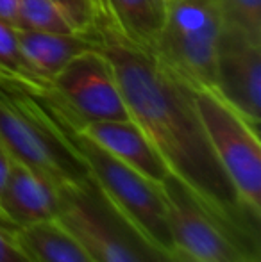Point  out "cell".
<instances>
[{
    "label": "cell",
    "instance_id": "22",
    "mask_svg": "<svg viewBox=\"0 0 261 262\" xmlns=\"http://www.w3.org/2000/svg\"><path fill=\"white\" fill-rule=\"evenodd\" d=\"M165 255H167V262H204V260H198L195 257L188 255V253L181 252V250H177V248H172L170 252H167Z\"/></svg>",
    "mask_w": 261,
    "mask_h": 262
},
{
    "label": "cell",
    "instance_id": "16",
    "mask_svg": "<svg viewBox=\"0 0 261 262\" xmlns=\"http://www.w3.org/2000/svg\"><path fill=\"white\" fill-rule=\"evenodd\" d=\"M0 73L20 79L31 86L50 88L25 59L16 38V29L4 21H0Z\"/></svg>",
    "mask_w": 261,
    "mask_h": 262
},
{
    "label": "cell",
    "instance_id": "7",
    "mask_svg": "<svg viewBox=\"0 0 261 262\" xmlns=\"http://www.w3.org/2000/svg\"><path fill=\"white\" fill-rule=\"evenodd\" d=\"M156 189L174 248L204 262H259V243L198 207L170 173L156 184Z\"/></svg>",
    "mask_w": 261,
    "mask_h": 262
},
{
    "label": "cell",
    "instance_id": "10",
    "mask_svg": "<svg viewBox=\"0 0 261 262\" xmlns=\"http://www.w3.org/2000/svg\"><path fill=\"white\" fill-rule=\"evenodd\" d=\"M59 196L52 182L11 159V169L0 196V214L13 230L38 221L56 220Z\"/></svg>",
    "mask_w": 261,
    "mask_h": 262
},
{
    "label": "cell",
    "instance_id": "19",
    "mask_svg": "<svg viewBox=\"0 0 261 262\" xmlns=\"http://www.w3.org/2000/svg\"><path fill=\"white\" fill-rule=\"evenodd\" d=\"M0 262H32L24 252L14 232L0 225Z\"/></svg>",
    "mask_w": 261,
    "mask_h": 262
},
{
    "label": "cell",
    "instance_id": "13",
    "mask_svg": "<svg viewBox=\"0 0 261 262\" xmlns=\"http://www.w3.org/2000/svg\"><path fill=\"white\" fill-rule=\"evenodd\" d=\"M14 237L32 262H95L57 220L18 227Z\"/></svg>",
    "mask_w": 261,
    "mask_h": 262
},
{
    "label": "cell",
    "instance_id": "20",
    "mask_svg": "<svg viewBox=\"0 0 261 262\" xmlns=\"http://www.w3.org/2000/svg\"><path fill=\"white\" fill-rule=\"evenodd\" d=\"M18 9H20V0H0V21L16 29Z\"/></svg>",
    "mask_w": 261,
    "mask_h": 262
},
{
    "label": "cell",
    "instance_id": "2",
    "mask_svg": "<svg viewBox=\"0 0 261 262\" xmlns=\"http://www.w3.org/2000/svg\"><path fill=\"white\" fill-rule=\"evenodd\" d=\"M38 93L66 145L84 162L90 177L109 202L134 225L147 241L163 252H170L174 243L165 221L163 202L156 184L143 179L83 132L75 114L54 95L50 88H38Z\"/></svg>",
    "mask_w": 261,
    "mask_h": 262
},
{
    "label": "cell",
    "instance_id": "3",
    "mask_svg": "<svg viewBox=\"0 0 261 262\" xmlns=\"http://www.w3.org/2000/svg\"><path fill=\"white\" fill-rule=\"evenodd\" d=\"M0 145L11 159L34 169L56 187L90 177L54 125L38 86L0 73Z\"/></svg>",
    "mask_w": 261,
    "mask_h": 262
},
{
    "label": "cell",
    "instance_id": "15",
    "mask_svg": "<svg viewBox=\"0 0 261 262\" xmlns=\"http://www.w3.org/2000/svg\"><path fill=\"white\" fill-rule=\"evenodd\" d=\"M16 29L57 34L79 32L54 0H20Z\"/></svg>",
    "mask_w": 261,
    "mask_h": 262
},
{
    "label": "cell",
    "instance_id": "9",
    "mask_svg": "<svg viewBox=\"0 0 261 262\" xmlns=\"http://www.w3.org/2000/svg\"><path fill=\"white\" fill-rule=\"evenodd\" d=\"M213 90L252 127L261 121V45L242 32L222 27L216 49Z\"/></svg>",
    "mask_w": 261,
    "mask_h": 262
},
{
    "label": "cell",
    "instance_id": "14",
    "mask_svg": "<svg viewBox=\"0 0 261 262\" xmlns=\"http://www.w3.org/2000/svg\"><path fill=\"white\" fill-rule=\"evenodd\" d=\"M167 0H98L111 24L132 43L152 50L165 18Z\"/></svg>",
    "mask_w": 261,
    "mask_h": 262
},
{
    "label": "cell",
    "instance_id": "21",
    "mask_svg": "<svg viewBox=\"0 0 261 262\" xmlns=\"http://www.w3.org/2000/svg\"><path fill=\"white\" fill-rule=\"evenodd\" d=\"M9 169H11V157H9V154H7L2 146H0V196H2L4 187H6L7 177H9ZM0 225H2V227H6V228H9V230H13V228H11L9 225L4 221L2 214H0Z\"/></svg>",
    "mask_w": 261,
    "mask_h": 262
},
{
    "label": "cell",
    "instance_id": "11",
    "mask_svg": "<svg viewBox=\"0 0 261 262\" xmlns=\"http://www.w3.org/2000/svg\"><path fill=\"white\" fill-rule=\"evenodd\" d=\"M77 123L95 143H98L102 148H106L111 156L132 168L149 182L159 184L168 175L156 150L131 120L83 121L77 118Z\"/></svg>",
    "mask_w": 261,
    "mask_h": 262
},
{
    "label": "cell",
    "instance_id": "5",
    "mask_svg": "<svg viewBox=\"0 0 261 262\" xmlns=\"http://www.w3.org/2000/svg\"><path fill=\"white\" fill-rule=\"evenodd\" d=\"M220 32L215 0H167L152 52L192 88H215Z\"/></svg>",
    "mask_w": 261,
    "mask_h": 262
},
{
    "label": "cell",
    "instance_id": "6",
    "mask_svg": "<svg viewBox=\"0 0 261 262\" xmlns=\"http://www.w3.org/2000/svg\"><path fill=\"white\" fill-rule=\"evenodd\" d=\"M193 100L209 146L242 204L261 217V143L252 127L213 88H193Z\"/></svg>",
    "mask_w": 261,
    "mask_h": 262
},
{
    "label": "cell",
    "instance_id": "4",
    "mask_svg": "<svg viewBox=\"0 0 261 262\" xmlns=\"http://www.w3.org/2000/svg\"><path fill=\"white\" fill-rule=\"evenodd\" d=\"M56 220L84 246L95 262H167L101 191L91 177L57 187Z\"/></svg>",
    "mask_w": 261,
    "mask_h": 262
},
{
    "label": "cell",
    "instance_id": "23",
    "mask_svg": "<svg viewBox=\"0 0 261 262\" xmlns=\"http://www.w3.org/2000/svg\"><path fill=\"white\" fill-rule=\"evenodd\" d=\"M0 146H2V145H0Z\"/></svg>",
    "mask_w": 261,
    "mask_h": 262
},
{
    "label": "cell",
    "instance_id": "12",
    "mask_svg": "<svg viewBox=\"0 0 261 262\" xmlns=\"http://www.w3.org/2000/svg\"><path fill=\"white\" fill-rule=\"evenodd\" d=\"M16 38L29 64L49 84L52 82L56 73L75 55L97 49L93 29L90 32H75V34L16 29Z\"/></svg>",
    "mask_w": 261,
    "mask_h": 262
},
{
    "label": "cell",
    "instance_id": "18",
    "mask_svg": "<svg viewBox=\"0 0 261 262\" xmlns=\"http://www.w3.org/2000/svg\"><path fill=\"white\" fill-rule=\"evenodd\" d=\"M79 32H90L97 16L98 0H54Z\"/></svg>",
    "mask_w": 261,
    "mask_h": 262
},
{
    "label": "cell",
    "instance_id": "1",
    "mask_svg": "<svg viewBox=\"0 0 261 262\" xmlns=\"http://www.w3.org/2000/svg\"><path fill=\"white\" fill-rule=\"evenodd\" d=\"M97 47L109 61L131 121L200 209L259 243V217L238 196L216 161L198 118L193 88L172 73L150 49L118 32L97 7Z\"/></svg>",
    "mask_w": 261,
    "mask_h": 262
},
{
    "label": "cell",
    "instance_id": "8",
    "mask_svg": "<svg viewBox=\"0 0 261 262\" xmlns=\"http://www.w3.org/2000/svg\"><path fill=\"white\" fill-rule=\"evenodd\" d=\"M50 90L83 121L131 120L111 64L98 47L65 64L52 79Z\"/></svg>",
    "mask_w": 261,
    "mask_h": 262
},
{
    "label": "cell",
    "instance_id": "17",
    "mask_svg": "<svg viewBox=\"0 0 261 262\" xmlns=\"http://www.w3.org/2000/svg\"><path fill=\"white\" fill-rule=\"evenodd\" d=\"M222 27L242 32L261 45V0H215Z\"/></svg>",
    "mask_w": 261,
    "mask_h": 262
}]
</instances>
